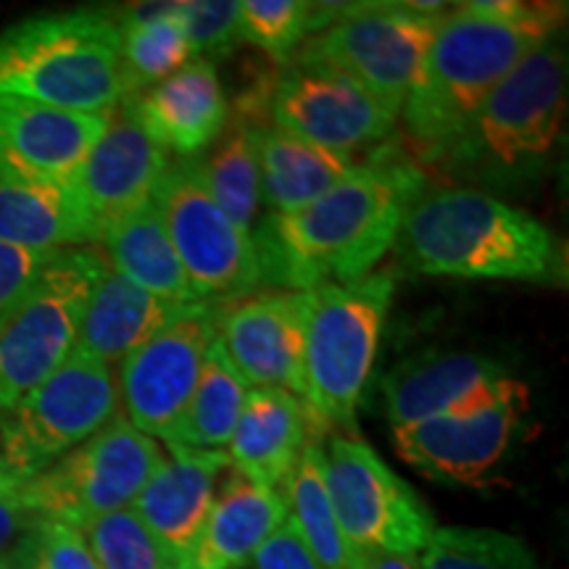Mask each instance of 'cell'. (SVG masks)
<instances>
[{
  "mask_svg": "<svg viewBox=\"0 0 569 569\" xmlns=\"http://www.w3.org/2000/svg\"><path fill=\"white\" fill-rule=\"evenodd\" d=\"M311 438L322 440L301 398L288 390L251 388L224 453L234 472L280 490Z\"/></svg>",
  "mask_w": 569,
  "mask_h": 569,
  "instance_id": "cell-22",
  "label": "cell"
},
{
  "mask_svg": "<svg viewBox=\"0 0 569 569\" xmlns=\"http://www.w3.org/2000/svg\"><path fill=\"white\" fill-rule=\"evenodd\" d=\"M390 272L315 290L303 356V403L319 436L356 430V411L372 375L382 327L393 301Z\"/></svg>",
  "mask_w": 569,
  "mask_h": 569,
  "instance_id": "cell-6",
  "label": "cell"
},
{
  "mask_svg": "<svg viewBox=\"0 0 569 569\" xmlns=\"http://www.w3.org/2000/svg\"><path fill=\"white\" fill-rule=\"evenodd\" d=\"M288 522L293 525L309 551L315 553L322 569H351V549L340 532L330 490H327V461L325 446L311 438L303 446L293 472L282 482L280 490Z\"/></svg>",
  "mask_w": 569,
  "mask_h": 569,
  "instance_id": "cell-30",
  "label": "cell"
},
{
  "mask_svg": "<svg viewBox=\"0 0 569 569\" xmlns=\"http://www.w3.org/2000/svg\"><path fill=\"white\" fill-rule=\"evenodd\" d=\"M56 251H27L0 243V317L11 311L38 280Z\"/></svg>",
  "mask_w": 569,
  "mask_h": 569,
  "instance_id": "cell-37",
  "label": "cell"
},
{
  "mask_svg": "<svg viewBox=\"0 0 569 569\" xmlns=\"http://www.w3.org/2000/svg\"><path fill=\"white\" fill-rule=\"evenodd\" d=\"M327 490L340 532L353 553H422L436 517L375 448L359 438L332 436L325 451Z\"/></svg>",
  "mask_w": 569,
  "mask_h": 569,
  "instance_id": "cell-12",
  "label": "cell"
},
{
  "mask_svg": "<svg viewBox=\"0 0 569 569\" xmlns=\"http://www.w3.org/2000/svg\"><path fill=\"white\" fill-rule=\"evenodd\" d=\"M567 48L553 34L482 101L461 134L432 163L482 182L540 172L567 117Z\"/></svg>",
  "mask_w": 569,
  "mask_h": 569,
  "instance_id": "cell-5",
  "label": "cell"
},
{
  "mask_svg": "<svg viewBox=\"0 0 569 569\" xmlns=\"http://www.w3.org/2000/svg\"><path fill=\"white\" fill-rule=\"evenodd\" d=\"M261 201L272 213L303 209L353 167V156L332 153L269 124L256 132Z\"/></svg>",
  "mask_w": 569,
  "mask_h": 569,
  "instance_id": "cell-27",
  "label": "cell"
},
{
  "mask_svg": "<svg viewBox=\"0 0 569 569\" xmlns=\"http://www.w3.org/2000/svg\"><path fill=\"white\" fill-rule=\"evenodd\" d=\"M153 203L198 301L224 306L259 290L261 264L253 234L219 209L196 159L169 161Z\"/></svg>",
  "mask_w": 569,
  "mask_h": 569,
  "instance_id": "cell-11",
  "label": "cell"
},
{
  "mask_svg": "<svg viewBox=\"0 0 569 569\" xmlns=\"http://www.w3.org/2000/svg\"><path fill=\"white\" fill-rule=\"evenodd\" d=\"M101 238L74 182L27 180L0 172V243L27 251L90 248Z\"/></svg>",
  "mask_w": 569,
  "mask_h": 569,
  "instance_id": "cell-23",
  "label": "cell"
},
{
  "mask_svg": "<svg viewBox=\"0 0 569 569\" xmlns=\"http://www.w3.org/2000/svg\"><path fill=\"white\" fill-rule=\"evenodd\" d=\"M0 569H6V559H0Z\"/></svg>",
  "mask_w": 569,
  "mask_h": 569,
  "instance_id": "cell-42",
  "label": "cell"
},
{
  "mask_svg": "<svg viewBox=\"0 0 569 569\" xmlns=\"http://www.w3.org/2000/svg\"><path fill=\"white\" fill-rule=\"evenodd\" d=\"M103 269L98 248L56 251L24 298L0 317V415L17 407L74 351L84 306Z\"/></svg>",
  "mask_w": 569,
  "mask_h": 569,
  "instance_id": "cell-7",
  "label": "cell"
},
{
  "mask_svg": "<svg viewBox=\"0 0 569 569\" xmlns=\"http://www.w3.org/2000/svg\"><path fill=\"white\" fill-rule=\"evenodd\" d=\"M177 311L180 306L161 301L106 264L84 306L74 351L111 367L163 330Z\"/></svg>",
  "mask_w": 569,
  "mask_h": 569,
  "instance_id": "cell-25",
  "label": "cell"
},
{
  "mask_svg": "<svg viewBox=\"0 0 569 569\" xmlns=\"http://www.w3.org/2000/svg\"><path fill=\"white\" fill-rule=\"evenodd\" d=\"M240 40L251 42L277 63H288L301 42L317 32L315 3L303 0H243L238 17Z\"/></svg>",
  "mask_w": 569,
  "mask_h": 569,
  "instance_id": "cell-33",
  "label": "cell"
},
{
  "mask_svg": "<svg viewBox=\"0 0 569 569\" xmlns=\"http://www.w3.org/2000/svg\"><path fill=\"white\" fill-rule=\"evenodd\" d=\"M24 482L0 469V559H6L30 536L34 517L24 496Z\"/></svg>",
  "mask_w": 569,
  "mask_h": 569,
  "instance_id": "cell-38",
  "label": "cell"
},
{
  "mask_svg": "<svg viewBox=\"0 0 569 569\" xmlns=\"http://www.w3.org/2000/svg\"><path fill=\"white\" fill-rule=\"evenodd\" d=\"M315 290L264 288L224 303L219 340L248 388L306 396L303 356Z\"/></svg>",
  "mask_w": 569,
  "mask_h": 569,
  "instance_id": "cell-16",
  "label": "cell"
},
{
  "mask_svg": "<svg viewBox=\"0 0 569 569\" xmlns=\"http://www.w3.org/2000/svg\"><path fill=\"white\" fill-rule=\"evenodd\" d=\"M446 3H343L301 53L338 69L396 117L415 88Z\"/></svg>",
  "mask_w": 569,
  "mask_h": 569,
  "instance_id": "cell-8",
  "label": "cell"
},
{
  "mask_svg": "<svg viewBox=\"0 0 569 569\" xmlns=\"http://www.w3.org/2000/svg\"><path fill=\"white\" fill-rule=\"evenodd\" d=\"M146 132L163 151L198 159L222 134L230 103L209 59L188 61L172 77L132 96Z\"/></svg>",
  "mask_w": 569,
  "mask_h": 569,
  "instance_id": "cell-21",
  "label": "cell"
},
{
  "mask_svg": "<svg viewBox=\"0 0 569 569\" xmlns=\"http://www.w3.org/2000/svg\"><path fill=\"white\" fill-rule=\"evenodd\" d=\"M425 190L427 174L411 159L377 151L369 161L353 163L317 201L264 219L253 234L261 282L317 290L372 274Z\"/></svg>",
  "mask_w": 569,
  "mask_h": 569,
  "instance_id": "cell-1",
  "label": "cell"
},
{
  "mask_svg": "<svg viewBox=\"0 0 569 569\" xmlns=\"http://www.w3.org/2000/svg\"><path fill=\"white\" fill-rule=\"evenodd\" d=\"M109 113H77L0 96V172L74 182Z\"/></svg>",
  "mask_w": 569,
  "mask_h": 569,
  "instance_id": "cell-19",
  "label": "cell"
},
{
  "mask_svg": "<svg viewBox=\"0 0 569 569\" xmlns=\"http://www.w3.org/2000/svg\"><path fill=\"white\" fill-rule=\"evenodd\" d=\"M243 119L227 117V124L211 153L198 161V172L213 201L219 203L227 217L240 230L251 232L259 224L261 211V184H259V159H256V132Z\"/></svg>",
  "mask_w": 569,
  "mask_h": 569,
  "instance_id": "cell-31",
  "label": "cell"
},
{
  "mask_svg": "<svg viewBox=\"0 0 569 569\" xmlns=\"http://www.w3.org/2000/svg\"><path fill=\"white\" fill-rule=\"evenodd\" d=\"M422 569H540L536 553L509 532L443 528L419 553Z\"/></svg>",
  "mask_w": 569,
  "mask_h": 569,
  "instance_id": "cell-32",
  "label": "cell"
},
{
  "mask_svg": "<svg viewBox=\"0 0 569 569\" xmlns=\"http://www.w3.org/2000/svg\"><path fill=\"white\" fill-rule=\"evenodd\" d=\"M163 461L159 440L134 430L122 415L59 461L24 482V496L38 519L84 528L132 501Z\"/></svg>",
  "mask_w": 569,
  "mask_h": 569,
  "instance_id": "cell-10",
  "label": "cell"
},
{
  "mask_svg": "<svg viewBox=\"0 0 569 569\" xmlns=\"http://www.w3.org/2000/svg\"><path fill=\"white\" fill-rule=\"evenodd\" d=\"M222 303L198 301L177 311L163 330L122 359L119 415L146 436L167 438L203 372L219 336Z\"/></svg>",
  "mask_w": 569,
  "mask_h": 569,
  "instance_id": "cell-13",
  "label": "cell"
},
{
  "mask_svg": "<svg viewBox=\"0 0 569 569\" xmlns=\"http://www.w3.org/2000/svg\"><path fill=\"white\" fill-rule=\"evenodd\" d=\"M119 24V67L124 98L140 96L193 61L180 3H140L113 13Z\"/></svg>",
  "mask_w": 569,
  "mask_h": 569,
  "instance_id": "cell-28",
  "label": "cell"
},
{
  "mask_svg": "<svg viewBox=\"0 0 569 569\" xmlns=\"http://www.w3.org/2000/svg\"><path fill=\"white\" fill-rule=\"evenodd\" d=\"M515 382L507 369L480 353H427L401 365L386 380V415L390 427L459 411Z\"/></svg>",
  "mask_w": 569,
  "mask_h": 569,
  "instance_id": "cell-20",
  "label": "cell"
},
{
  "mask_svg": "<svg viewBox=\"0 0 569 569\" xmlns=\"http://www.w3.org/2000/svg\"><path fill=\"white\" fill-rule=\"evenodd\" d=\"M98 246L106 264L161 301L180 309L198 303L153 201L106 222Z\"/></svg>",
  "mask_w": 569,
  "mask_h": 569,
  "instance_id": "cell-26",
  "label": "cell"
},
{
  "mask_svg": "<svg viewBox=\"0 0 569 569\" xmlns=\"http://www.w3.org/2000/svg\"><path fill=\"white\" fill-rule=\"evenodd\" d=\"M227 469L230 459L224 451L167 443L159 469L132 501L130 509L159 540L174 569H182L193 553Z\"/></svg>",
  "mask_w": 569,
  "mask_h": 569,
  "instance_id": "cell-17",
  "label": "cell"
},
{
  "mask_svg": "<svg viewBox=\"0 0 569 569\" xmlns=\"http://www.w3.org/2000/svg\"><path fill=\"white\" fill-rule=\"evenodd\" d=\"M565 17V3L478 0L448 9L398 113L417 156L436 161L490 92L559 34Z\"/></svg>",
  "mask_w": 569,
  "mask_h": 569,
  "instance_id": "cell-2",
  "label": "cell"
},
{
  "mask_svg": "<svg viewBox=\"0 0 569 569\" xmlns=\"http://www.w3.org/2000/svg\"><path fill=\"white\" fill-rule=\"evenodd\" d=\"M82 536L98 561V569H174L159 540L148 532L130 507L84 525Z\"/></svg>",
  "mask_w": 569,
  "mask_h": 569,
  "instance_id": "cell-34",
  "label": "cell"
},
{
  "mask_svg": "<svg viewBox=\"0 0 569 569\" xmlns=\"http://www.w3.org/2000/svg\"><path fill=\"white\" fill-rule=\"evenodd\" d=\"M288 517L280 490L256 486L230 467L201 538L182 569H246Z\"/></svg>",
  "mask_w": 569,
  "mask_h": 569,
  "instance_id": "cell-24",
  "label": "cell"
},
{
  "mask_svg": "<svg viewBox=\"0 0 569 569\" xmlns=\"http://www.w3.org/2000/svg\"><path fill=\"white\" fill-rule=\"evenodd\" d=\"M269 119L296 138L346 156L386 142L398 122L365 88L301 53L280 67Z\"/></svg>",
  "mask_w": 569,
  "mask_h": 569,
  "instance_id": "cell-15",
  "label": "cell"
},
{
  "mask_svg": "<svg viewBox=\"0 0 569 569\" xmlns=\"http://www.w3.org/2000/svg\"><path fill=\"white\" fill-rule=\"evenodd\" d=\"M180 17L193 59L211 61V56L230 53L240 40L238 0H184Z\"/></svg>",
  "mask_w": 569,
  "mask_h": 569,
  "instance_id": "cell-35",
  "label": "cell"
},
{
  "mask_svg": "<svg viewBox=\"0 0 569 569\" xmlns=\"http://www.w3.org/2000/svg\"><path fill=\"white\" fill-rule=\"evenodd\" d=\"M6 569H40L38 559H34L30 536L21 540L17 549H13L9 557H6Z\"/></svg>",
  "mask_w": 569,
  "mask_h": 569,
  "instance_id": "cell-41",
  "label": "cell"
},
{
  "mask_svg": "<svg viewBox=\"0 0 569 569\" xmlns=\"http://www.w3.org/2000/svg\"><path fill=\"white\" fill-rule=\"evenodd\" d=\"M351 569H422L419 553H353Z\"/></svg>",
  "mask_w": 569,
  "mask_h": 569,
  "instance_id": "cell-40",
  "label": "cell"
},
{
  "mask_svg": "<svg viewBox=\"0 0 569 569\" xmlns=\"http://www.w3.org/2000/svg\"><path fill=\"white\" fill-rule=\"evenodd\" d=\"M167 167L169 153L140 124L132 98H122L84 156L74 188L103 230L111 219L151 203Z\"/></svg>",
  "mask_w": 569,
  "mask_h": 569,
  "instance_id": "cell-18",
  "label": "cell"
},
{
  "mask_svg": "<svg viewBox=\"0 0 569 569\" xmlns=\"http://www.w3.org/2000/svg\"><path fill=\"white\" fill-rule=\"evenodd\" d=\"M248 390L251 388L234 369L217 336L206 353L193 396L184 403L180 419L167 432L163 443L196 448V451H224L243 411Z\"/></svg>",
  "mask_w": 569,
  "mask_h": 569,
  "instance_id": "cell-29",
  "label": "cell"
},
{
  "mask_svg": "<svg viewBox=\"0 0 569 569\" xmlns=\"http://www.w3.org/2000/svg\"><path fill=\"white\" fill-rule=\"evenodd\" d=\"M253 569H322L293 525L284 519L251 559Z\"/></svg>",
  "mask_w": 569,
  "mask_h": 569,
  "instance_id": "cell-39",
  "label": "cell"
},
{
  "mask_svg": "<svg viewBox=\"0 0 569 569\" xmlns=\"http://www.w3.org/2000/svg\"><path fill=\"white\" fill-rule=\"evenodd\" d=\"M30 543L40 569H98L88 540L74 525L59 519H34Z\"/></svg>",
  "mask_w": 569,
  "mask_h": 569,
  "instance_id": "cell-36",
  "label": "cell"
},
{
  "mask_svg": "<svg viewBox=\"0 0 569 569\" xmlns=\"http://www.w3.org/2000/svg\"><path fill=\"white\" fill-rule=\"evenodd\" d=\"M0 96L51 109L111 113L124 98L119 24L106 11H59L0 32Z\"/></svg>",
  "mask_w": 569,
  "mask_h": 569,
  "instance_id": "cell-4",
  "label": "cell"
},
{
  "mask_svg": "<svg viewBox=\"0 0 569 569\" xmlns=\"http://www.w3.org/2000/svg\"><path fill=\"white\" fill-rule=\"evenodd\" d=\"M403 267L459 280L565 282L567 264L549 227L478 188L425 190L396 238Z\"/></svg>",
  "mask_w": 569,
  "mask_h": 569,
  "instance_id": "cell-3",
  "label": "cell"
},
{
  "mask_svg": "<svg viewBox=\"0 0 569 569\" xmlns=\"http://www.w3.org/2000/svg\"><path fill=\"white\" fill-rule=\"evenodd\" d=\"M528 390L519 380L459 411L393 430L398 457L446 486H480L517 436Z\"/></svg>",
  "mask_w": 569,
  "mask_h": 569,
  "instance_id": "cell-14",
  "label": "cell"
},
{
  "mask_svg": "<svg viewBox=\"0 0 569 569\" xmlns=\"http://www.w3.org/2000/svg\"><path fill=\"white\" fill-rule=\"evenodd\" d=\"M117 415L119 388L111 367L71 351L48 380L0 415V469L30 480Z\"/></svg>",
  "mask_w": 569,
  "mask_h": 569,
  "instance_id": "cell-9",
  "label": "cell"
}]
</instances>
